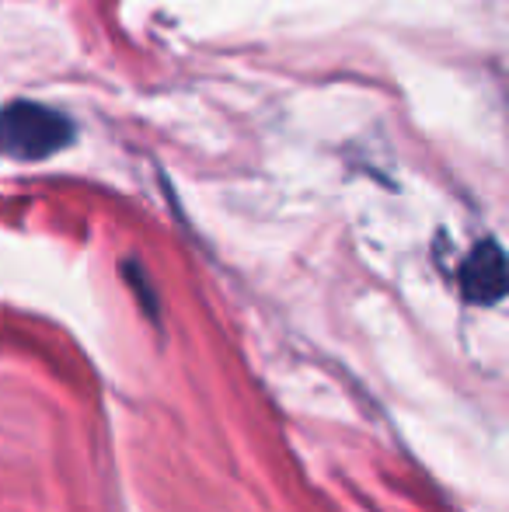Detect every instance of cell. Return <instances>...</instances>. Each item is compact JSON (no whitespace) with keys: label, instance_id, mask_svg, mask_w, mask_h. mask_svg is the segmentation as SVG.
<instances>
[{"label":"cell","instance_id":"1","mask_svg":"<svg viewBox=\"0 0 509 512\" xmlns=\"http://www.w3.org/2000/svg\"><path fill=\"white\" fill-rule=\"evenodd\" d=\"M74 119L39 102H11L0 108V154L14 161H46L74 143Z\"/></svg>","mask_w":509,"mask_h":512},{"label":"cell","instance_id":"2","mask_svg":"<svg viewBox=\"0 0 509 512\" xmlns=\"http://www.w3.org/2000/svg\"><path fill=\"white\" fill-rule=\"evenodd\" d=\"M461 293L471 304H499L509 297V255L499 241H478L461 265Z\"/></svg>","mask_w":509,"mask_h":512},{"label":"cell","instance_id":"3","mask_svg":"<svg viewBox=\"0 0 509 512\" xmlns=\"http://www.w3.org/2000/svg\"><path fill=\"white\" fill-rule=\"evenodd\" d=\"M123 276L129 279V286H133V293H136V297H140L143 310H147L150 317H157V297H154V286L147 283V276H143V269H140V265L126 262V265H123Z\"/></svg>","mask_w":509,"mask_h":512}]
</instances>
